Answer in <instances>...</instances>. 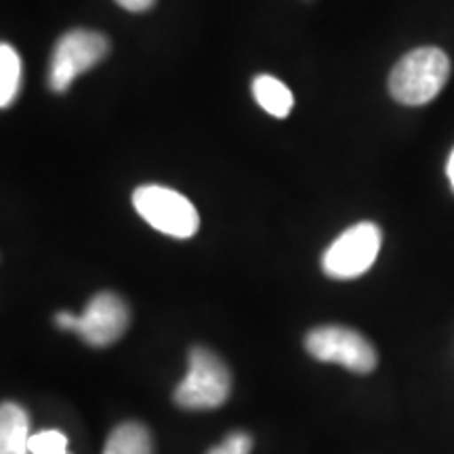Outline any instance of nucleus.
Returning a JSON list of instances; mask_svg holds the SVG:
<instances>
[{"label": "nucleus", "mask_w": 454, "mask_h": 454, "mask_svg": "<svg viewBox=\"0 0 454 454\" xmlns=\"http://www.w3.org/2000/svg\"><path fill=\"white\" fill-rule=\"evenodd\" d=\"M133 207L139 217L164 236L187 240L200 227L196 207L184 194L164 185H141L133 192Z\"/></svg>", "instance_id": "7ed1b4c3"}, {"label": "nucleus", "mask_w": 454, "mask_h": 454, "mask_svg": "<svg viewBox=\"0 0 454 454\" xmlns=\"http://www.w3.org/2000/svg\"><path fill=\"white\" fill-rule=\"evenodd\" d=\"M55 325H57V328H61V331H72V333H76L78 316L70 314V311H59V314L55 316Z\"/></svg>", "instance_id": "4468645a"}, {"label": "nucleus", "mask_w": 454, "mask_h": 454, "mask_svg": "<svg viewBox=\"0 0 454 454\" xmlns=\"http://www.w3.org/2000/svg\"><path fill=\"white\" fill-rule=\"evenodd\" d=\"M450 78V59L438 47H419L402 57L389 74V93L397 104L425 106Z\"/></svg>", "instance_id": "f257e3e1"}, {"label": "nucleus", "mask_w": 454, "mask_h": 454, "mask_svg": "<svg viewBox=\"0 0 454 454\" xmlns=\"http://www.w3.org/2000/svg\"><path fill=\"white\" fill-rule=\"evenodd\" d=\"M383 234L377 223L362 221L345 230L322 257V270L334 280H354L366 274L379 257Z\"/></svg>", "instance_id": "20e7f679"}, {"label": "nucleus", "mask_w": 454, "mask_h": 454, "mask_svg": "<svg viewBox=\"0 0 454 454\" xmlns=\"http://www.w3.org/2000/svg\"><path fill=\"white\" fill-rule=\"evenodd\" d=\"M122 9L130 11V13H144L156 3V0H116Z\"/></svg>", "instance_id": "2eb2a0df"}, {"label": "nucleus", "mask_w": 454, "mask_h": 454, "mask_svg": "<svg viewBox=\"0 0 454 454\" xmlns=\"http://www.w3.org/2000/svg\"><path fill=\"white\" fill-rule=\"evenodd\" d=\"M446 175H448V179H450V185H452V190H454V150L450 152V158H448Z\"/></svg>", "instance_id": "dca6fc26"}, {"label": "nucleus", "mask_w": 454, "mask_h": 454, "mask_svg": "<svg viewBox=\"0 0 454 454\" xmlns=\"http://www.w3.org/2000/svg\"><path fill=\"white\" fill-rule=\"evenodd\" d=\"M253 450V438L244 431H234L227 438L221 442L219 446H215L207 454H251Z\"/></svg>", "instance_id": "ddd939ff"}, {"label": "nucleus", "mask_w": 454, "mask_h": 454, "mask_svg": "<svg viewBox=\"0 0 454 454\" xmlns=\"http://www.w3.org/2000/svg\"><path fill=\"white\" fill-rule=\"evenodd\" d=\"M30 419L15 402L0 408V454H30Z\"/></svg>", "instance_id": "6e6552de"}, {"label": "nucleus", "mask_w": 454, "mask_h": 454, "mask_svg": "<svg viewBox=\"0 0 454 454\" xmlns=\"http://www.w3.org/2000/svg\"><path fill=\"white\" fill-rule=\"evenodd\" d=\"M101 454H154V444L145 425L127 421L112 431Z\"/></svg>", "instance_id": "9d476101"}, {"label": "nucleus", "mask_w": 454, "mask_h": 454, "mask_svg": "<svg viewBox=\"0 0 454 454\" xmlns=\"http://www.w3.org/2000/svg\"><path fill=\"white\" fill-rule=\"evenodd\" d=\"M129 305L114 293H99L78 316L76 333L90 348H107L127 333Z\"/></svg>", "instance_id": "0eeeda50"}, {"label": "nucleus", "mask_w": 454, "mask_h": 454, "mask_svg": "<svg viewBox=\"0 0 454 454\" xmlns=\"http://www.w3.org/2000/svg\"><path fill=\"white\" fill-rule=\"evenodd\" d=\"M231 391L230 368L207 348H192L187 374L175 389V404L185 411H213L225 404Z\"/></svg>", "instance_id": "f03ea898"}, {"label": "nucleus", "mask_w": 454, "mask_h": 454, "mask_svg": "<svg viewBox=\"0 0 454 454\" xmlns=\"http://www.w3.org/2000/svg\"><path fill=\"white\" fill-rule=\"evenodd\" d=\"M253 98L265 112L276 118H286L294 106L291 89L268 74H261L253 81Z\"/></svg>", "instance_id": "1a4fd4ad"}, {"label": "nucleus", "mask_w": 454, "mask_h": 454, "mask_svg": "<svg viewBox=\"0 0 454 454\" xmlns=\"http://www.w3.org/2000/svg\"><path fill=\"white\" fill-rule=\"evenodd\" d=\"M30 454H67V438L57 429L34 434L30 438Z\"/></svg>", "instance_id": "f8f14e48"}, {"label": "nucleus", "mask_w": 454, "mask_h": 454, "mask_svg": "<svg viewBox=\"0 0 454 454\" xmlns=\"http://www.w3.org/2000/svg\"><path fill=\"white\" fill-rule=\"evenodd\" d=\"M110 53V41L101 32L70 30L59 38L51 55L49 87L55 93H64L72 82L90 67L99 64Z\"/></svg>", "instance_id": "39448f33"}, {"label": "nucleus", "mask_w": 454, "mask_h": 454, "mask_svg": "<svg viewBox=\"0 0 454 454\" xmlns=\"http://www.w3.org/2000/svg\"><path fill=\"white\" fill-rule=\"evenodd\" d=\"M21 89V57L11 44H0V106L9 107Z\"/></svg>", "instance_id": "9b49d317"}, {"label": "nucleus", "mask_w": 454, "mask_h": 454, "mask_svg": "<svg viewBox=\"0 0 454 454\" xmlns=\"http://www.w3.org/2000/svg\"><path fill=\"white\" fill-rule=\"evenodd\" d=\"M305 349L320 362L339 364L356 374L372 372L379 364L377 349L364 334L348 326H320L308 333Z\"/></svg>", "instance_id": "423d86ee"}]
</instances>
